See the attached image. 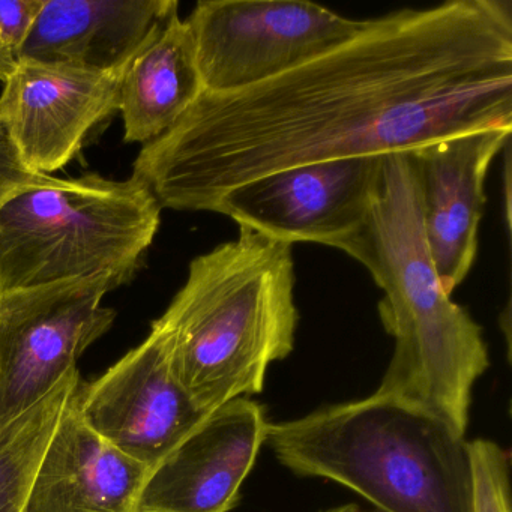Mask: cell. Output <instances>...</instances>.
Masks as SVG:
<instances>
[{
	"instance_id": "cell-1",
	"label": "cell",
	"mask_w": 512,
	"mask_h": 512,
	"mask_svg": "<svg viewBox=\"0 0 512 512\" xmlns=\"http://www.w3.org/2000/svg\"><path fill=\"white\" fill-rule=\"evenodd\" d=\"M512 130V4L448 0L368 20L263 85L206 94L143 145L133 176L161 208L212 212L239 185L319 161L385 157Z\"/></svg>"
},
{
	"instance_id": "cell-2",
	"label": "cell",
	"mask_w": 512,
	"mask_h": 512,
	"mask_svg": "<svg viewBox=\"0 0 512 512\" xmlns=\"http://www.w3.org/2000/svg\"><path fill=\"white\" fill-rule=\"evenodd\" d=\"M343 253L383 290L379 316L395 341L374 394L424 410L466 437L473 386L490 355L481 326L446 295L434 268L410 152L383 157L367 224Z\"/></svg>"
},
{
	"instance_id": "cell-3",
	"label": "cell",
	"mask_w": 512,
	"mask_h": 512,
	"mask_svg": "<svg viewBox=\"0 0 512 512\" xmlns=\"http://www.w3.org/2000/svg\"><path fill=\"white\" fill-rule=\"evenodd\" d=\"M295 283L293 245L248 227L190 263L184 286L151 331L200 409L214 412L259 394L269 365L293 352Z\"/></svg>"
},
{
	"instance_id": "cell-4",
	"label": "cell",
	"mask_w": 512,
	"mask_h": 512,
	"mask_svg": "<svg viewBox=\"0 0 512 512\" xmlns=\"http://www.w3.org/2000/svg\"><path fill=\"white\" fill-rule=\"evenodd\" d=\"M265 443L295 475L337 482L382 512H472L469 442L416 407L373 394L272 422Z\"/></svg>"
},
{
	"instance_id": "cell-5",
	"label": "cell",
	"mask_w": 512,
	"mask_h": 512,
	"mask_svg": "<svg viewBox=\"0 0 512 512\" xmlns=\"http://www.w3.org/2000/svg\"><path fill=\"white\" fill-rule=\"evenodd\" d=\"M161 211L134 176L88 173L14 197L0 208V296L89 277L125 286L142 268Z\"/></svg>"
},
{
	"instance_id": "cell-6",
	"label": "cell",
	"mask_w": 512,
	"mask_h": 512,
	"mask_svg": "<svg viewBox=\"0 0 512 512\" xmlns=\"http://www.w3.org/2000/svg\"><path fill=\"white\" fill-rule=\"evenodd\" d=\"M187 20L206 94L278 79L358 37L352 20L298 0H202Z\"/></svg>"
},
{
	"instance_id": "cell-7",
	"label": "cell",
	"mask_w": 512,
	"mask_h": 512,
	"mask_svg": "<svg viewBox=\"0 0 512 512\" xmlns=\"http://www.w3.org/2000/svg\"><path fill=\"white\" fill-rule=\"evenodd\" d=\"M122 284L77 278L0 296V428L46 397L116 319L104 307Z\"/></svg>"
},
{
	"instance_id": "cell-8",
	"label": "cell",
	"mask_w": 512,
	"mask_h": 512,
	"mask_svg": "<svg viewBox=\"0 0 512 512\" xmlns=\"http://www.w3.org/2000/svg\"><path fill=\"white\" fill-rule=\"evenodd\" d=\"M383 157H350L289 167L233 188L212 212L286 244L343 251L365 224Z\"/></svg>"
},
{
	"instance_id": "cell-9",
	"label": "cell",
	"mask_w": 512,
	"mask_h": 512,
	"mask_svg": "<svg viewBox=\"0 0 512 512\" xmlns=\"http://www.w3.org/2000/svg\"><path fill=\"white\" fill-rule=\"evenodd\" d=\"M94 71L17 59L0 94V121L31 172L52 176L119 110L125 70Z\"/></svg>"
},
{
	"instance_id": "cell-10",
	"label": "cell",
	"mask_w": 512,
	"mask_h": 512,
	"mask_svg": "<svg viewBox=\"0 0 512 512\" xmlns=\"http://www.w3.org/2000/svg\"><path fill=\"white\" fill-rule=\"evenodd\" d=\"M76 403L89 427L149 472L211 412L179 385L157 334L89 383Z\"/></svg>"
},
{
	"instance_id": "cell-11",
	"label": "cell",
	"mask_w": 512,
	"mask_h": 512,
	"mask_svg": "<svg viewBox=\"0 0 512 512\" xmlns=\"http://www.w3.org/2000/svg\"><path fill=\"white\" fill-rule=\"evenodd\" d=\"M268 424L250 398L218 407L148 473L133 512L232 511Z\"/></svg>"
},
{
	"instance_id": "cell-12",
	"label": "cell",
	"mask_w": 512,
	"mask_h": 512,
	"mask_svg": "<svg viewBox=\"0 0 512 512\" xmlns=\"http://www.w3.org/2000/svg\"><path fill=\"white\" fill-rule=\"evenodd\" d=\"M512 130L469 131L410 152L421 190L425 241L446 295L466 280L478 254L484 185Z\"/></svg>"
},
{
	"instance_id": "cell-13",
	"label": "cell",
	"mask_w": 512,
	"mask_h": 512,
	"mask_svg": "<svg viewBox=\"0 0 512 512\" xmlns=\"http://www.w3.org/2000/svg\"><path fill=\"white\" fill-rule=\"evenodd\" d=\"M176 11V0H46L17 59L122 70Z\"/></svg>"
},
{
	"instance_id": "cell-14",
	"label": "cell",
	"mask_w": 512,
	"mask_h": 512,
	"mask_svg": "<svg viewBox=\"0 0 512 512\" xmlns=\"http://www.w3.org/2000/svg\"><path fill=\"white\" fill-rule=\"evenodd\" d=\"M76 394L38 467L26 512H133L149 469L89 427Z\"/></svg>"
},
{
	"instance_id": "cell-15",
	"label": "cell",
	"mask_w": 512,
	"mask_h": 512,
	"mask_svg": "<svg viewBox=\"0 0 512 512\" xmlns=\"http://www.w3.org/2000/svg\"><path fill=\"white\" fill-rule=\"evenodd\" d=\"M203 92L193 34L176 11L125 70L119 98L125 142L146 145L163 136Z\"/></svg>"
},
{
	"instance_id": "cell-16",
	"label": "cell",
	"mask_w": 512,
	"mask_h": 512,
	"mask_svg": "<svg viewBox=\"0 0 512 512\" xmlns=\"http://www.w3.org/2000/svg\"><path fill=\"white\" fill-rule=\"evenodd\" d=\"M80 382L73 368L46 397L0 428V512L28 511L38 467Z\"/></svg>"
},
{
	"instance_id": "cell-17",
	"label": "cell",
	"mask_w": 512,
	"mask_h": 512,
	"mask_svg": "<svg viewBox=\"0 0 512 512\" xmlns=\"http://www.w3.org/2000/svg\"><path fill=\"white\" fill-rule=\"evenodd\" d=\"M472 512H511L509 454L493 440L469 442Z\"/></svg>"
},
{
	"instance_id": "cell-18",
	"label": "cell",
	"mask_w": 512,
	"mask_h": 512,
	"mask_svg": "<svg viewBox=\"0 0 512 512\" xmlns=\"http://www.w3.org/2000/svg\"><path fill=\"white\" fill-rule=\"evenodd\" d=\"M68 179L31 172L20 160L4 122L0 121V208L14 197L38 188H61Z\"/></svg>"
},
{
	"instance_id": "cell-19",
	"label": "cell",
	"mask_w": 512,
	"mask_h": 512,
	"mask_svg": "<svg viewBox=\"0 0 512 512\" xmlns=\"http://www.w3.org/2000/svg\"><path fill=\"white\" fill-rule=\"evenodd\" d=\"M46 0H0V43L19 56Z\"/></svg>"
},
{
	"instance_id": "cell-20",
	"label": "cell",
	"mask_w": 512,
	"mask_h": 512,
	"mask_svg": "<svg viewBox=\"0 0 512 512\" xmlns=\"http://www.w3.org/2000/svg\"><path fill=\"white\" fill-rule=\"evenodd\" d=\"M17 56L0 43V82L4 83L11 71L16 68Z\"/></svg>"
},
{
	"instance_id": "cell-21",
	"label": "cell",
	"mask_w": 512,
	"mask_h": 512,
	"mask_svg": "<svg viewBox=\"0 0 512 512\" xmlns=\"http://www.w3.org/2000/svg\"><path fill=\"white\" fill-rule=\"evenodd\" d=\"M323 512H367L364 509L359 508L355 503H349V505L337 506V508L326 509Z\"/></svg>"
}]
</instances>
